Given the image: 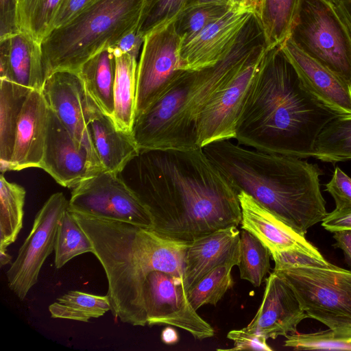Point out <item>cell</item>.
Instances as JSON below:
<instances>
[{
	"label": "cell",
	"instance_id": "6da1fadb",
	"mask_svg": "<svg viewBox=\"0 0 351 351\" xmlns=\"http://www.w3.org/2000/svg\"><path fill=\"white\" fill-rule=\"evenodd\" d=\"M133 160L131 187L160 237L190 243L241 223L237 191L202 147L140 151Z\"/></svg>",
	"mask_w": 351,
	"mask_h": 351
},
{
	"label": "cell",
	"instance_id": "7a4b0ae2",
	"mask_svg": "<svg viewBox=\"0 0 351 351\" xmlns=\"http://www.w3.org/2000/svg\"><path fill=\"white\" fill-rule=\"evenodd\" d=\"M339 116L307 90L278 46L263 58L234 140L259 151L308 158L322 129Z\"/></svg>",
	"mask_w": 351,
	"mask_h": 351
},
{
	"label": "cell",
	"instance_id": "3957f363",
	"mask_svg": "<svg viewBox=\"0 0 351 351\" xmlns=\"http://www.w3.org/2000/svg\"><path fill=\"white\" fill-rule=\"evenodd\" d=\"M237 191H243L302 236L328 213L320 191L322 171L293 156L215 141L202 147Z\"/></svg>",
	"mask_w": 351,
	"mask_h": 351
},
{
	"label": "cell",
	"instance_id": "277c9868",
	"mask_svg": "<svg viewBox=\"0 0 351 351\" xmlns=\"http://www.w3.org/2000/svg\"><path fill=\"white\" fill-rule=\"evenodd\" d=\"M72 213L106 273L112 315L125 324L146 326L141 294L146 276L156 269L184 273L189 243L169 240L129 223Z\"/></svg>",
	"mask_w": 351,
	"mask_h": 351
},
{
	"label": "cell",
	"instance_id": "5b68a950",
	"mask_svg": "<svg viewBox=\"0 0 351 351\" xmlns=\"http://www.w3.org/2000/svg\"><path fill=\"white\" fill-rule=\"evenodd\" d=\"M265 47L263 29L257 17L252 15L223 59L202 70H182L141 114L145 134L163 149L198 147L197 126L202 110Z\"/></svg>",
	"mask_w": 351,
	"mask_h": 351
},
{
	"label": "cell",
	"instance_id": "8992f818",
	"mask_svg": "<svg viewBox=\"0 0 351 351\" xmlns=\"http://www.w3.org/2000/svg\"><path fill=\"white\" fill-rule=\"evenodd\" d=\"M143 0H97L53 29L40 46L46 78L59 71L78 73L102 50L138 25Z\"/></svg>",
	"mask_w": 351,
	"mask_h": 351
},
{
	"label": "cell",
	"instance_id": "52a82bcc",
	"mask_svg": "<svg viewBox=\"0 0 351 351\" xmlns=\"http://www.w3.org/2000/svg\"><path fill=\"white\" fill-rule=\"evenodd\" d=\"M271 256L274 271L292 288L308 317L328 328L351 327V271L301 250Z\"/></svg>",
	"mask_w": 351,
	"mask_h": 351
},
{
	"label": "cell",
	"instance_id": "ba28073f",
	"mask_svg": "<svg viewBox=\"0 0 351 351\" xmlns=\"http://www.w3.org/2000/svg\"><path fill=\"white\" fill-rule=\"evenodd\" d=\"M289 38L351 86V35L329 0H300Z\"/></svg>",
	"mask_w": 351,
	"mask_h": 351
},
{
	"label": "cell",
	"instance_id": "9c48e42d",
	"mask_svg": "<svg viewBox=\"0 0 351 351\" xmlns=\"http://www.w3.org/2000/svg\"><path fill=\"white\" fill-rule=\"evenodd\" d=\"M68 210L100 219L129 223L152 230V215L119 174L103 171L74 187Z\"/></svg>",
	"mask_w": 351,
	"mask_h": 351
},
{
	"label": "cell",
	"instance_id": "30bf717a",
	"mask_svg": "<svg viewBox=\"0 0 351 351\" xmlns=\"http://www.w3.org/2000/svg\"><path fill=\"white\" fill-rule=\"evenodd\" d=\"M142 306L147 325H171L202 340L214 336L213 327L191 305L184 273L156 269L142 286Z\"/></svg>",
	"mask_w": 351,
	"mask_h": 351
},
{
	"label": "cell",
	"instance_id": "8fae6325",
	"mask_svg": "<svg viewBox=\"0 0 351 351\" xmlns=\"http://www.w3.org/2000/svg\"><path fill=\"white\" fill-rule=\"evenodd\" d=\"M68 206L69 200L62 193H55L47 199L7 271L8 287L21 300L37 283L44 263L54 250L58 227Z\"/></svg>",
	"mask_w": 351,
	"mask_h": 351
},
{
	"label": "cell",
	"instance_id": "7c38bea8",
	"mask_svg": "<svg viewBox=\"0 0 351 351\" xmlns=\"http://www.w3.org/2000/svg\"><path fill=\"white\" fill-rule=\"evenodd\" d=\"M41 91L49 108L74 139L86 149L94 173L103 171L89 128L98 106L87 92L78 73L56 71L47 77Z\"/></svg>",
	"mask_w": 351,
	"mask_h": 351
},
{
	"label": "cell",
	"instance_id": "4fadbf2b",
	"mask_svg": "<svg viewBox=\"0 0 351 351\" xmlns=\"http://www.w3.org/2000/svg\"><path fill=\"white\" fill-rule=\"evenodd\" d=\"M180 45L173 21L145 36L137 64L135 118L145 111L182 71L179 58Z\"/></svg>",
	"mask_w": 351,
	"mask_h": 351
},
{
	"label": "cell",
	"instance_id": "5bb4252c",
	"mask_svg": "<svg viewBox=\"0 0 351 351\" xmlns=\"http://www.w3.org/2000/svg\"><path fill=\"white\" fill-rule=\"evenodd\" d=\"M267 50L260 51L207 101L197 121L198 147L234 139L246 96Z\"/></svg>",
	"mask_w": 351,
	"mask_h": 351
},
{
	"label": "cell",
	"instance_id": "9a60e30c",
	"mask_svg": "<svg viewBox=\"0 0 351 351\" xmlns=\"http://www.w3.org/2000/svg\"><path fill=\"white\" fill-rule=\"evenodd\" d=\"M252 14L245 8L232 7L219 19L182 43L180 69L199 71L218 63L232 49Z\"/></svg>",
	"mask_w": 351,
	"mask_h": 351
},
{
	"label": "cell",
	"instance_id": "2e32d148",
	"mask_svg": "<svg viewBox=\"0 0 351 351\" xmlns=\"http://www.w3.org/2000/svg\"><path fill=\"white\" fill-rule=\"evenodd\" d=\"M39 168L61 186L72 189L95 175L86 149L74 139L49 108L44 152Z\"/></svg>",
	"mask_w": 351,
	"mask_h": 351
},
{
	"label": "cell",
	"instance_id": "e0dca14e",
	"mask_svg": "<svg viewBox=\"0 0 351 351\" xmlns=\"http://www.w3.org/2000/svg\"><path fill=\"white\" fill-rule=\"evenodd\" d=\"M306 317L292 288L273 271L266 279L259 308L245 328L267 339H276L297 332L298 324Z\"/></svg>",
	"mask_w": 351,
	"mask_h": 351
},
{
	"label": "cell",
	"instance_id": "ac0fdd59",
	"mask_svg": "<svg viewBox=\"0 0 351 351\" xmlns=\"http://www.w3.org/2000/svg\"><path fill=\"white\" fill-rule=\"evenodd\" d=\"M281 49L307 90L341 116L351 114V86L299 49L289 38Z\"/></svg>",
	"mask_w": 351,
	"mask_h": 351
},
{
	"label": "cell",
	"instance_id": "d6986e66",
	"mask_svg": "<svg viewBox=\"0 0 351 351\" xmlns=\"http://www.w3.org/2000/svg\"><path fill=\"white\" fill-rule=\"evenodd\" d=\"M241 209V229L258 238L271 252L301 250L317 256L322 255L304 236L286 224L243 191L238 193Z\"/></svg>",
	"mask_w": 351,
	"mask_h": 351
},
{
	"label": "cell",
	"instance_id": "ffe728a7",
	"mask_svg": "<svg viewBox=\"0 0 351 351\" xmlns=\"http://www.w3.org/2000/svg\"><path fill=\"white\" fill-rule=\"evenodd\" d=\"M49 106L41 90L33 89L21 110L9 171L39 168L46 138Z\"/></svg>",
	"mask_w": 351,
	"mask_h": 351
},
{
	"label": "cell",
	"instance_id": "44dd1931",
	"mask_svg": "<svg viewBox=\"0 0 351 351\" xmlns=\"http://www.w3.org/2000/svg\"><path fill=\"white\" fill-rule=\"evenodd\" d=\"M240 231L237 226L221 229L190 242L186 251L184 282L187 291L219 265H238Z\"/></svg>",
	"mask_w": 351,
	"mask_h": 351
},
{
	"label": "cell",
	"instance_id": "7402d4cb",
	"mask_svg": "<svg viewBox=\"0 0 351 351\" xmlns=\"http://www.w3.org/2000/svg\"><path fill=\"white\" fill-rule=\"evenodd\" d=\"M0 79L42 90L46 75L40 44L19 31L0 38Z\"/></svg>",
	"mask_w": 351,
	"mask_h": 351
},
{
	"label": "cell",
	"instance_id": "603a6c76",
	"mask_svg": "<svg viewBox=\"0 0 351 351\" xmlns=\"http://www.w3.org/2000/svg\"><path fill=\"white\" fill-rule=\"evenodd\" d=\"M89 128L104 171L120 174L140 153L132 134L117 128L113 119L95 109Z\"/></svg>",
	"mask_w": 351,
	"mask_h": 351
},
{
	"label": "cell",
	"instance_id": "cb8c5ba5",
	"mask_svg": "<svg viewBox=\"0 0 351 351\" xmlns=\"http://www.w3.org/2000/svg\"><path fill=\"white\" fill-rule=\"evenodd\" d=\"M113 50L116 69L112 119L119 129L132 134L136 110L137 58Z\"/></svg>",
	"mask_w": 351,
	"mask_h": 351
},
{
	"label": "cell",
	"instance_id": "d4e9b609",
	"mask_svg": "<svg viewBox=\"0 0 351 351\" xmlns=\"http://www.w3.org/2000/svg\"><path fill=\"white\" fill-rule=\"evenodd\" d=\"M115 69L114 50L108 47L88 60L78 72L91 98L104 113L112 118Z\"/></svg>",
	"mask_w": 351,
	"mask_h": 351
},
{
	"label": "cell",
	"instance_id": "484cf974",
	"mask_svg": "<svg viewBox=\"0 0 351 351\" xmlns=\"http://www.w3.org/2000/svg\"><path fill=\"white\" fill-rule=\"evenodd\" d=\"M32 90L0 79V170L3 173L9 171L19 116Z\"/></svg>",
	"mask_w": 351,
	"mask_h": 351
},
{
	"label": "cell",
	"instance_id": "4316f807",
	"mask_svg": "<svg viewBox=\"0 0 351 351\" xmlns=\"http://www.w3.org/2000/svg\"><path fill=\"white\" fill-rule=\"evenodd\" d=\"M300 0H262L255 14L267 50L281 46L290 36Z\"/></svg>",
	"mask_w": 351,
	"mask_h": 351
},
{
	"label": "cell",
	"instance_id": "83f0119b",
	"mask_svg": "<svg viewBox=\"0 0 351 351\" xmlns=\"http://www.w3.org/2000/svg\"><path fill=\"white\" fill-rule=\"evenodd\" d=\"M62 0H14V23L37 43L53 28L55 17Z\"/></svg>",
	"mask_w": 351,
	"mask_h": 351
},
{
	"label": "cell",
	"instance_id": "f1b7e54d",
	"mask_svg": "<svg viewBox=\"0 0 351 351\" xmlns=\"http://www.w3.org/2000/svg\"><path fill=\"white\" fill-rule=\"evenodd\" d=\"M107 295H98L80 291H69L51 304L48 310L51 317L88 322L110 311Z\"/></svg>",
	"mask_w": 351,
	"mask_h": 351
},
{
	"label": "cell",
	"instance_id": "f546056e",
	"mask_svg": "<svg viewBox=\"0 0 351 351\" xmlns=\"http://www.w3.org/2000/svg\"><path fill=\"white\" fill-rule=\"evenodd\" d=\"M26 191L21 185L0 176V249L7 250L23 225Z\"/></svg>",
	"mask_w": 351,
	"mask_h": 351
},
{
	"label": "cell",
	"instance_id": "4dcf8cb0",
	"mask_svg": "<svg viewBox=\"0 0 351 351\" xmlns=\"http://www.w3.org/2000/svg\"><path fill=\"white\" fill-rule=\"evenodd\" d=\"M312 157L326 162L351 160V114L330 121L318 135Z\"/></svg>",
	"mask_w": 351,
	"mask_h": 351
},
{
	"label": "cell",
	"instance_id": "1f68e13d",
	"mask_svg": "<svg viewBox=\"0 0 351 351\" xmlns=\"http://www.w3.org/2000/svg\"><path fill=\"white\" fill-rule=\"evenodd\" d=\"M95 251L93 243L73 214L68 210L59 223L54 246V265L60 269L73 258Z\"/></svg>",
	"mask_w": 351,
	"mask_h": 351
},
{
	"label": "cell",
	"instance_id": "d6a6232c",
	"mask_svg": "<svg viewBox=\"0 0 351 351\" xmlns=\"http://www.w3.org/2000/svg\"><path fill=\"white\" fill-rule=\"evenodd\" d=\"M269 250L249 231L240 232V277L258 287L270 269Z\"/></svg>",
	"mask_w": 351,
	"mask_h": 351
},
{
	"label": "cell",
	"instance_id": "836d02e7",
	"mask_svg": "<svg viewBox=\"0 0 351 351\" xmlns=\"http://www.w3.org/2000/svg\"><path fill=\"white\" fill-rule=\"evenodd\" d=\"M233 267L230 264L217 266L187 291L188 300L195 310L205 304L217 305L234 285L231 274Z\"/></svg>",
	"mask_w": 351,
	"mask_h": 351
},
{
	"label": "cell",
	"instance_id": "e575fe53",
	"mask_svg": "<svg viewBox=\"0 0 351 351\" xmlns=\"http://www.w3.org/2000/svg\"><path fill=\"white\" fill-rule=\"evenodd\" d=\"M233 6L224 4H199L185 8L173 21L181 44L225 15Z\"/></svg>",
	"mask_w": 351,
	"mask_h": 351
},
{
	"label": "cell",
	"instance_id": "d590c367",
	"mask_svg": "<svg viewBox=\"0 0 351 351\" xmlns=\"http://www.w3.org/2000/svg\"><path fill=\"white\" fill-rule=\"evenodd\" d=\"M284 346L294 350H351V327L328 328L311 333H290Z\"/></svg>",
	"mask_w": 351,
	"mask_h": 351
},
{
	"label": "cell",
	"instance_id": "8d00e7d4",
	"mask_svg": "<svg viewBox=\"0 0 351 351\" xmlns=\"http://www.w3.org/2000/svg\"><path fill=\"white\" fill-rule=\"evenodd\" d=\"M190 0H143L138 29L145 36L152 30L173 22Z\"/></svg>",
	"mask_w": 351,
	"mask_h": 351
},
{
	"label": "cell",
	"instance_id": "74e56055",
	"mask_svg": "<svg viewBox=\"0 0 351 351\" xmlns=\"http://www.w3.org/2000/svg\"><path fill=\"white\" fill-rule=\"evenodd\" d=\"M326 191L335 200V210L351 209V178L339 167H336L330 180L326 184Z\"/></svg>",
	"mask_w": 351,
	"mask_h": 351
},
{
	"label": "cell",
	"instance_id": "f35d334b",
	"mask_svg": "<svg viewBox=\"0 0 351 351\" xmlns=\"http://www.w3.org/2000/svg\"><path fill=\"white\" fill-rule=\"evenodd\" d=\"M227 337L233 341L234 347L230 349H218V350H273L267 344V339L264 336L252 333L245 328L230 330L228 332Z\"/></svg>",
	"mask_w": 351,
	"mask_h": 351
},
{
	"label": "cell",
	"instance_id": "ab89813d",
	"mask_svg": "<svg viewBox=\"0 0 351 351\" xmlns=\"http://www.w3.org/2000/svg\"><path fill=\"white\" fill-rule=\"evenodd\" d=\"M97 1L62 0L55 17L53 29L69 23Z\"/></svg>",
	"mask_w": 351,
	"mask_h": 351
},
{
	"label": "cell",
	"instance_id": "60d3db41",
	"mask_svg": "<svg viewBox=\"0 0 351 351\" xmlns=\"http://www.w3.org/2000/svg\"><path fill=\"white\" fill-rule=\"evenodd\" d=\"M144 39L145 36L138 31L137 26L124 35L112 48L137 58Z\"/></svg>",
	"mask_w": 351,
	"mask_h": 351
},
{
	"label": "cell",
	"instance_id": "b9f144b4",
	"mask_svg": "<svg viewBox=\"0 0 351 351\" xmlns=\"http://www.w3.org/2000/svg\"><path fill=\"white\" fill-rule=\"evenodd\" d=\"M322 226L331 232L342 230H351V209L334 210L328 213L323 219Z\"/></svg>",
	"mask_w": 351,
	"mask_h": 351
},
{
	"label": "cell",
	"instance_id": "7bdbcfd3",
	"mask_svg": "<svg viewBox=\"0 0 351 351\" xmlns=\"http://www.w3.org/2000/svg\"><path fill=\"white\" fill-rule=\"evenodd\" d=\"M15 32L14 0H0V38Z\"/></svg>",
	"mask_w": 351,
	"mask_h": 351
},
{
	"label": "cell",
	"instance_id": "ee69618b",
	"mask_svg": "<svg viewBox=\"0 0 351 351\" xmlns=\"http://www.w3.org/2000/svg\"><path fill=\"white\" fill-rule=\"evenodd\" d=\"M335 247L341 249L346 258L351 262V230H342L333 232Z\"/></svg>",
	"mask_w": 351,
	"mask_h": 351
},
{
	"label": "cell",
	"instance_id": "f6af8a7d",
	"mask_svg": "<svg viewBox=\"0 0 351 351\" xmlns=\"http://www.w3.org/2000/svg\"><path fill=\"white\" fill-rule=\"evenodd\" d=\"M351 35V0H340L335 5Z\"/></svg>",
	"mask_w": 351,
	"mask_h": 351
},
{
	"label": "cell",
	"instance_id": "bcb514c9",
	"mask_svg": "<svg viewBox=\"0 0 351 351\" xmlns=\"http://www.w3.org/2000/svg\"><path fill=\"white\" fill-rule=\"evenodd\" d=\"M161 339L167 344H173L178 341L179 337L176 330L167 327L162 331Z\"/></svg>",
	"mask_w": 351,
	"mask_h": 351
},
{
	"label": "cell",
	"instance_id": "7dc6e473",
	"mask_svg": "<svg viewBox=\"0 0 351 351\" xmlns=\"http://www.w3.org/2000/svg\"><path fill=\"white\" fill-rule=\"evenodd\" d=\"M208 3L224 4L231 5L230 0H190L188 6Z\"/></svg>",
	"mask_w": 351,
	"mask_h": 351
},
{
	"label": "cell",
	"instance_id": "c3c4849f",
	"mask_svg": "<svg viewBox=\"0 0 351 351\" xmlns=\"http://www.w3.org/2000/svg\"><path fill=\"white\" fill-rule=\"evenodd\" d=\"M262 0H245L243 8L256 14Z\"/></svg>",
	"mask_w": 351,
	"mask_h": 351
},
{
	"label": "cell",
	"instance_id": "681fc988",
	"mask_svg": "<svg viewBox=\"0 0 351 351\" xmlns=\"http://www.w3.org/2000/svg\"><path fill=\"white\" fill-rule=\"evenodd\" d=\"M12 256L7 252V250L0 249V265L3 267L11 262Z\"/></svg>",
	"mask_w": 351,
	"mask_h": 351
},
{
	"label": "cell",
	"instance_id": "f907efd6",
	"mask_svg": "<svg viewBox=\"0 0 351 351\" xmlns=\"http://www.w3.org/2000/svg\"><path fill=\"white\" fill-rule=\"evenodd\" d=\"M231 5L236 8H243L245 0H230Z\"/></svg>",
	"mask_w": 351,
	"mask_h": 351
},
{
	"label": "cell",
	"instance_id": "816d5d0a",
	"mask_svg": "<svg viewBox=\"0 0 351 351\" xmlns=\"http://www.w3.org/2000/svg\"><path fill=\"white\" fill-rule=\"evenodd\" d=\"M330 1H331L332 3H334L335 5L337 4V3L340 1V0H329Z\"/></svg>",
	"mask_w": 351,
	"mask_h": 351
}]
</instances>
